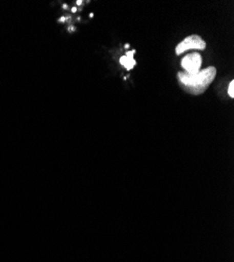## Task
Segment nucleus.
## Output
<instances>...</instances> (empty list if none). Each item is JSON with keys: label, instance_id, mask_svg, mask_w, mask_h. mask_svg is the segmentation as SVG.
<instances>
[{"label": "nucleus", "instance_id": "nucleus-1", "mask_svg": "<svg viewBox=\"0 0 234 262\" xmlns=\"http://www.w3.org/2000/svg\"><path fill=\"white\" fill-rule=\"evenodd\" d=\"M217 76V70L214 67L207 68L203 71H200L197 74L189 75L186 73H179L178 79L182 89L189 93L190 95L199 96L202 95L209 85L214 82Z\"/></svg>", "mask_w": 234, "mask_h": 262}, {"label": "nucleus", "instance_id": "nucleus-2", "mask_svg": "<svg viewBox=\"0 0 234 262\" xmlns=\"http://www.w3.org/2000/svg\"><path fill=\"white\" fill-rule=\"evenodd\" d=\"M205 48H206L205 41L200 36L193 35L184 39L180 45L177 46L176 53L177 55H181L189 50H205Z\"/></svg>", "mask_w": 234, "mask_h": 262}, {"label": "nucleus", "instance_id": "nucleus-3", "mask_svg": "<svg viewBox=\"0 0 234 262\" xmlns=\"http://www.w3.org/2000/svg\"><path fill=\"white\" fill-rule=\"evenodd\" d=\"M202 65V56L199 53H193L185 56L182 60V68L184 69V73L194 75L200 72Z\"/></svg>", "mask_w": 234, "mask_h": 262}, {"label": "nucleus", "instance_id": "nucleus-4", "mask_svg": "<svg viewBox=\"0 0 234 262\" xmlns=\"http://www.w3.org/2000/svg\"><path fill=\"white\" fill-rule=\"evenodd\" d=\"M134 55H135V51H132V52H129L127 53L126 56H123L121 57L120 59V63L123 65V67L126 69V70H132L135 65H136V61L134 59Z\"/></svg>", "mask_w": 234, "mask_h": 262}, {"label": "nucleus", "instance_id": "nucleus-5", "mask_svg": "<svg viewBox=\"0 0 234 262\" xmlns=\"http://www.w3.org/2000/svg\"><path fill=\"white\" fill-rule=\"evenodd\" d=\"M228 94L231 98L234 97V81H231L230 84H229V87H228Z\"/></svg>", "mask_w": 234, "mask_h": 262}]
</instances>
